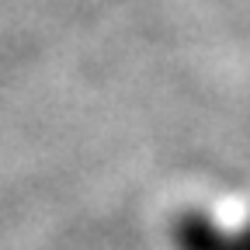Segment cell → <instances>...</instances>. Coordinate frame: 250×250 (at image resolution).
Returning a JSON list of instances; mask_svg holds the SVG:
<instances>
[{"label": "cell", "mask_w": 250, "mask_h": 250, "mask_svg": "<svg viewBox=\"0 0 250 250\" xmlns=\"http://www.w3.org/2000/svg\"><path fill=\"white\" fill-rule=\"evenodd\" d=\"M170 240L177 250H250V226L240 233H226L202 212H181L174 219Z\"/></svg>", "instance_id": "cell-1"}]
</instances>
